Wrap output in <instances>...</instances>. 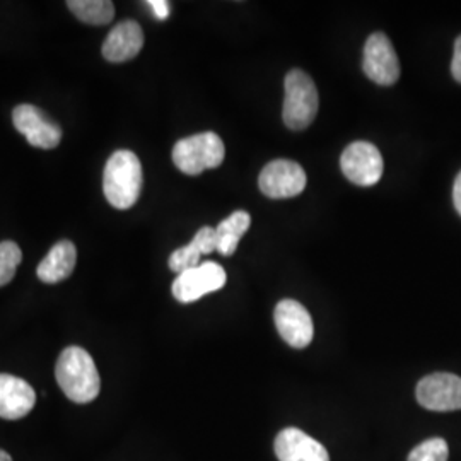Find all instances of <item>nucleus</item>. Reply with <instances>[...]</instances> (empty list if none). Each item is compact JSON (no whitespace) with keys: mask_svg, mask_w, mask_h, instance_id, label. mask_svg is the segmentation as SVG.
I'll list each match as a JSON object with an SVG mask.
<instances>
[{"mask_svg":"<svg viewBox=\"0 0 461 461\" xmlns=\"http://www.w3.org/2000/svg\"><path fill=\"white\" fill-rule=\"evenodd\" d=\"M251 217L245 211H236L224 219L217 228V251L224 257H230L240 245V240L249 230Z\"/></svg>","mask_w":461,"mask_h":461,"instance_id":"obj_17","label":"nucleus"},{"mask_svg":"<svg viewBox=\"0 0 461 461\" xmlns=\"http://www.w3.org/2000/svg\"><path fill=\"white\" fill-rule=\"evenodd\" d=\"M226 272L214 262L198 265L180 274L173 282V296L180 303H194L200 297L224 287Z\"/></svg>","mask_w":461,"mask_h":461,"instance_id":"obj_8","label":"nucleus"},{"mask_svg":"<svg viewBox=\"0 0 461 461\" xmlns=\"http://www.w3.org/2000/svg\"><path fill=\"white\" fill-rule=\"evenodd\" d=\"M13 122L17 132L24 135L33 148L55 149L62 140V129L33 104H19L13 113Z\"/></svg>","mask_w":461,"mask_h":461,"instance_id":"obj_11","label":"nucleus"},{"mask_svg":"<svg viewBox=\"0 0 461 461\" xmlns=\"http://www.w3.org/2000/svg\"><path fill=\"white\" fill-rule=\"evenodd\" d=\"M67 7L83 23L103 26L115 16L113 2L108 0H68Z\"/></svg>","mask_w":461,"mask_h":461,"instance_id":"obj_18","label":"nucleus"},{"mask_svg":"<svg viewBox=\"0 0 461 461\" xmlns=\"http://www.w3.org/2000/svg\"><path fill=\"white\" fill-rule=\"evenodd\" d=\"M276 327L280 337L294 348H304L313 340L314 329L312 314L294 299H282L274 312Z\"/></svg>","mask_w":461,"mask_h":461,"instance_id":"obj_10","label":"nucleus"},{"mask_svg":"<svg viewBox=\"0 0 461 461\" xmlns=\"http://www.w3.org/2000/svg\"><path fill=\"white\" fill-rule=\"evenodd\" d=\"M415 396L417 402L428 411H461V378L449 373L429 375L419 381Z\"/></svg>","mask_w":461,"mask_h":461,"instance_id":"obj_5","label":"nucleus"},{"mask_svg":"<svg viewBox=\"0 0 461 461\" xmlns=\"http://www.w3.org/2000/svg\"><path fill=\"white\" fill-rule=\"evenodd\" d=\"M274 449L279 461H330L325 446L301 429L287 428L280 430Z\"/></svg>","mask_w":461,"mask_h":461,"instance_id":"obj_12","label":"nucleus"},{"mask_svg":"<svg viewBox=\"0 0 461 461\" xmlns=\"http://www.w3.org/2000/svg\"><path fill=\"white\" fill-rule=\"evenodd\" d=\"M77 262V249L72 241L64 240L51 248L49 255L40 262L36 274L45 284H57L66 280Z\"/></svg>","mask_w":461,"mask_h":461,"instance_id":"obj_15","label":"nucleus"},{"mask_svg":"<svg viewBox=\"0 0 461 461\" xmlns=\"http://www.w3.org/2000/svg\"><path fill=\"white\" fill-rule=\"evenodd\" d=\"M0 461H13V458H11L9 453H5L4 449H0Z\"/></svg>","mask_w":461,"mask_h":461,"instance_id":"obj_24","label":"nucleus"},{"mask_svg":"<svg viewBox=\"0 0 461 461\" xmlns=\"http://www.w3.org/2000/svg\"><path fill=\"white\" fill-rule=\"evenodd\" d=\"M215 249H217V232H215V228L205 226V228L198 230L190 245H186V247L180 248V249L171 253V257H169V268L180 276L183 272L198 267L202 255H209V253H212Z\"/></svg>","mask_w":461,"mask_h":461,"instance_id":"obj_16","label":"nucleus"},{"mask_svg":"<svg viewBox=\"0 0 461 461\" xmlns=\"http://www.w3.org/2000/svg\"><path fill=\"white\" fill-rule=\"evenodd\" d=\"M364 74L379 86H393L400 77V62L390 38L371 34L364 47Z\"/></svg>","mask_w":461,"mask_h":461,"instance_id":"obj_6","label":"nucleus"},{"mask_svg":"<svg viewBox=\"0 0 461 461\" xmlns=\"http://www.w3.org/2000/svg\"><path fill=\"white\" fill-rule=\"evenodd\" d=\"M149 5H150L154 16L158 17V19L165 21L166 17L169 16V2H166V0H150Z\"/></svg>","mask_w":461,"mask_h":461,"instance_id":"obj_22","label":"nucleus"},{"mask_svg":"<svg viewBox=\"0 0 461 461\" xmlns=\"http://www.w3.org/2000/svg\"><path fill=\"white\" fill-rule=\"evenodd\" d=\"M449 447L443 438H432L413 447L409 461H447Z\"/></svg>","mask_w":461,"mask_h":461,"instance_id":"obj_20","label":"nucleus"},{"mask_svg":"<svg viewBox=\"0 0 461 461\" xmlns=\"http://www.w3.org/2000/svg\"><path fill=\"white\" fill-rule=\"evenodd\" d=\"M258 186L268 198L297 197L306 188V173L296 161L277 159L262 169Z\"/></svg>","mask_w":461,"mask_h":461,"instance_id":"obj_7","label":"nucleus"},{"mask_svg":"<svg viewBox=\"0 0 461 461\" xmlns=\"http://www.w3.org/2000/svg\"><path fill=\"white\" fill-rule=\"evenodd\" d=\"M453 202H455V207H456L458 214L461 215V173L456 176V182L453 186Z\"/></svg>","mask_w":461,"mask_h":461,"instance_id":"obj_23","label":"nucleus"},{"mask_svg":"<svg viewBox=\"0 0 461 461\" xmlns=\"http://www.w3.org/2000/svg\"><path fill=\"white\" fill-rule=\"evenodd\" d=\"M340 166L347 178L359 186H373L383 175L381 152L369 142L350 144L340 158Z\"/></svg>","mask_w":461,"mask_h":461,"instance_id":"obj_9","label":"nucleus"},{"mask_svg":"<svg viewBox=\"0 0 461 461\" xmlns=\"http://www.w3.org/2000/svg\"><path fill=\"white\" fill-rule=\"evenodd\" d=\"M57 383L64 395L74 403H89L99 395L101 379L91 354L81 347H67L62 350L57 367Z\"/></svg>","mask_w":461,"mask_h":461,"instance_id":"obj_1","label":"nucleus"},{"mask_svg":"<svg viewBox=\"0 0 461 461\" xmlns=\"http://www.w3.org/2000/svg\"><path fill=\"white\" fill-rule=\"evenodd\" d=\"M451 72L453 77L461 83V36H458L456 43H455V55H453V62H451Z\"/></svg>","mask_w":461,"mask_h":461,"instance_id":"obj_21","label":"nucleus"},{"mask_svg":"<svg viewBox=\"0 0 461 461\" xmlns=\"http://www.w3.org/2000/svg\"><path fill=\"white\" fill-rule=\"evenodd\" d=\"M284 89V123L291 131L308 129L318 113V91L313 79L306 72L294 68L285 76Z\"/></svg>","mask_w":461,"mask_h":461,"instance_id":"obj_3","label":"nucleus"},{"mask_svg":"<svg viewBox=\"0 0 461 461\" xmlns=\"http://www.w3.org/2000/svg\"><path fill=\"white\" fill-rule=\"evenodd\" d=\"M226 156L224 142L214 132L197 133L182 139L173 148V163L190 176L222 165Z\"/></svg>","mask_w":461,"mask_h":461,"instance_id":"obj_4","label":"nucleus"},{"mask_svg":"<svg viewBox=\"0 0 461 461\" xmlns=\"http://www.w3.org/2000/svg\"><path fill=\"white\" fill-rule=\"evenodd\" d=\"M36 392L30 383L13 375H0V417L17 420L33 411Z\"/></svg>","mask_w":461,"mask_h":461,"instance_id":"obj_14","label":"nucleus"},{"mask_svg":"<svg viewBox=\"0 0 461 461\" xmlns=\"http://www.w3.org/2000/svg\"><path fill=\"white\" fill-rule=\"evenodd\" d=\"M144 47V32L135 21H122L106 36L103 43V57L108 62H127L140 53Z\"/></svg>","mask_w":461,"mask_h":461,"instance_id":"obj_13","label":"nucleus"},{"mask_svg":"<svg viewBox=\"0 0 461 461\" xmlns=\"http://www.w3.org/2000/svg\"><path fill=\"white\" fill-rule=\"evenodd\" d=\"M142 190V165L132 150H116L104 166L103 192L120 211L135 205Z\"/></svg>","mask_w":461,"mask_h":461,"instance_id":"obj_2","label":"nucleus"},{"mask_svg":"<svg viewBox=\"0 0 461 461\" xmlns=\"http://www.w3.org/2000/svg\"><path fill=\"white\" fill-rule=\"evenodd\" d=\"M23 260L21 248L13 241L0 243V287L9 284L16 276L17 265Z\"/></svg>","mask_w":461,"mask_h":461,"instance_id":"obj_19","label":"nucleus"}]
</instances>
